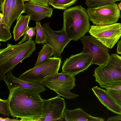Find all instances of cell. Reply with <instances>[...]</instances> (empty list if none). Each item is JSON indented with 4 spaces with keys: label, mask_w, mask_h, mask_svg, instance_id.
Masks as SVG:
<instances>
[{
    "label": "cell",
    "mask_w": 121,
    "mask_h": 121,
    "mask_svg": "<svg viewBox=\"0 0 121 121\" xmlns=\"http://www.w3.org/2000/svg\"><path fill=\"white\" fill-rule=\"evenodd\" d=\"M9 91L8 99L10 115L21 121H40L43 99L39 93L19 87Z\"/></svg>",
    "instance_id": "6da1fadb"
},
{
    "label": "cell",
    "mask_w": 121,
    "mask_h": 121,
    "mask_svg": "<svg viewBox=\"0 0 121 121\" xmlns=\"http://www.w3.org/2000/svg\"><path fill=\"white\" fill-rule=\"evenodd\" d=\"M36 43L32 40L13 45L8 43L5 48L0 50V80L6 73L25 59L30 57L36 49Z\"/></svg>",
    "instance_id": "7a4b0ae2"
},
{
    "label": "cell",
    "mask_w": 121,
    "mask_h": 121,
    "mask_svg": "<svg viewBox=\"0 0 121 121\" xmlns=\"http://www.w3.org/2000/svg\"><path fill=\"white\" fill-rule=\"evenodd\" d=\"M87 10L80 5L65 9L63 27L69 38L77 41L89 32L90 28Z\"/></svg>",
    "instance_id": "3957f363"
},
{
    "label": "cell",
    "mask_w": 121,
    "mask_h": 121,
    "mask_svg": "<svg viewBox=\"0 0 121 121\" xmlns=\"http://www.w3.org/2000/svg\"><path fill=\"white\" fill-rule=\"evenodd\" d=\"M93 76L100 87L121 82V56L112 54L108 60L94 70Z\"/></svg>",
    "instance_id": "277c9868"
},
{
    "label": "cell",
    "mask_w": 121,
    "mask_h": 121,
    "mask_svg": "<svg viewBox=\"0 0 121 121\" xmlns=\"http://www.w3.org/2000/svg\"><path fill=\"white\" fill-rule=\"evenodd\" d=\"M61 63L60 58L50 57L26 71L18 78L28 82L41 84L49 77L58 73Z\"/></svg>",
    "instance_id": "5b68a950"
},
{
    "label": "cell",
    "mask_w": 121,
    "mask_h": 121,
    "mask_svg": "<svg viewBox=\"0 0 121 121\" xmlns=\"http://www.w3.org/2000/svg\"><path fill=\"white\" fill-rule=\"evenodd\" d=\"M75 76L62 72L49 77L41 84L56 93L58 95L68 99L79 96L70 91L76 86Z\"/></svg>",
    "instance_id": "8992f818"
},
{
    "label": "cell",
    "mask_w": 121,
    "mask_h": 121,
    "mask_svg": "<svg viewBox=\"0 0 121 121\" xmlns=\"http://www.w3.org/2000/svg\"><path fill=\"white\" fill-rule=\"evenodd\" d=\"M87 11L90 20L96 25H109L117 23L121 18L120 10L115 3L93 8Z\"/></svg>",
    "instance_id": "52a82bcc"
},
{
    "label": "cell",
    "mask_w": 121,
    "mask_h": 121,
    "mask_svg": "<svg viewBox=\"0 0 121 121\" xmlns=\"http://www.w3.org/2000/svg\"><path fill=\"white\" fill-rule=\"evenodd\" d=\"M121 23L90 26L89 32L105 47L112 49L121 37Z\"/></svg>",
    "instance_id": "ba28073f"
},
{
    "label": "cell",
    "mask_w": 121,
    "mask_h": 121,
    "mask_svg": "<svg viewBox=\"0 0 121 121\" xmlns=\"http://www.w3.org/2000/svg\"><path fill=\"white\" fill-rule=\"evenodd\" d=\"M80 40L83 45L82 52L91 56L92 64L100 66L109 60L110 56L109 49L94 37L91 35H84Z\"/></svg>",
    "instance_id": "9c48e42d"
},
{
    "label": "cell",
    "mask_w": 121,
    "mask_h": 121,
    "mask_svg": "<svg viewBox=\"0 0 121 121\" xmlns=\"http://www.w3.org/2000/svg\"><path fill=\"white\" fill-rule=\"evenodd\" d=\"M42 26L47 35L45 43L51 47L54 57H61L64 48L71 40L68 37L63 27L60 30H55L51 28L48 23H44Z\"/></svg>",
    "instance_id": "30bf717a"
},
{
    "label": "cell",
    "mask_w": 121,
    "mask_h": 121,
    "mask_svg": "<svg viewBox=\"0 0 121 121\" xmlns=\"http://www.w3.org/2000/svg\"><path fill=\"white\" fill-rule=\"evenodd\" d=\"M66 107L65 99L58 95L43 99V112L40 121H62Z\"/></svg>",
    "instance_id": "8fae6325"
},
{
    "label": "cell",
    "mask_w": 121,
    "mask_h": 121,
    "mask_svg": "<svg viewBox=\"0 0 121 121\" xmlns=\"http://www.w3.org/2000/svg\"><path fill=\"white\" fill-rule=\"evenodd\" d=\"M92 61L90 55L82 52L72 55L64 60L62 72L75 76L87 69L92 64Z\"/></svg>",
    "instance_id": "7c38bea8"
},
{
    "label": "cell",
    "mask_w": 121,
    "mask_h": 121,
    "mask_svg": "<svg viewBox=\"0 0 121 121\" xmlns=\"http://www.w3.org/2000/svg\"><path fill=\"white\" fill-rule=\"evenodd\" d=\"M11 71L5 74L3 80L9 90L19 87L40 93L46 90L45 86L40 84L25 81L14 76Z\"/></svg>",
    "instance_id": "4fadbf2b"
},
{
    "label": "cell",
    "mask_w": 121,
    "mask_h": 121,
    "mask_svg": "<svg viewBox=\"0 0 121 121\" xmlns=\"http://www.w3.org/2000/svg\"><path fill=\"white\" fill-rule=\"evenodd\" d=\"M24 13L30 16V20L36 22H39L45 18H50L53 13V9L46 7L34 4L30 1L24 4Z\"/></svg>",
    "instance_id": "5bb4252c"
},
{
    "label": "cell",
    "mask_w": 121,
    "mask_h": 121,
    "mask_svg": "<svg viewBox=\"0 0 121 121\" xmlns=\"http://www.w3.org/2000/svg\"><path fill=\"white\" fill-rule=\"evenodd\" d=\"M101 103L108 109L118 115H121V109L106 91L96 86L91 88Z\"/></svg>",
    "instance_id": "9a60e30c"
},
{
    "label": "cell",
    "mask_w": 121,
    "mask_h": 121,
    "mask_svg": "<svg viewBox=\"0 0 121 121\" xmlns=\"http://www.w3.org/2000/svg\"><path fill=\"white\" fill-rule=\"evenodd\" d=\"M64 118L66 121H103L102 118L91 116L85 112L81 108L73 110L65 108L64 112Z\"/></svg>",
    "instance_id": "2e32d148"
},
{
    "label": "cell",
    "mask_w": 121,
    "mask_h": 121,
    "mask_svg": "<svg viewBox=\"0 0 121 121\" xmlns=\"http://www.w3.org/2000/svg\"><path fill=\"white\" fill-rule=\"evenodd\" d=\"M30 20V16L28 15H21L17 20L12 32L15 41L18 40L26 32L29 28L28 25Z\"/></svg>",
    "instance_id": "e0dca14e"
},
{
    "label": "cell",
    "mask_w": 121,
    "mask_h": 121,
    "mask_svg": "<svg viewBox=\"0 0 121 121\" xmlns=\"http://www.w3.org/2000/svg\"><path fill=\"white\" fill-rule=\"evenodd\" d=\"M22 0H12L9 15V27L10 28L13 22L24 13L25 7Z\"/></svg>",
    "instance_id": "ac0fdd59"
},
{
    "label": "cell",
    "mask_w": 121,
    "mask_h": 121,
    "mask_svg": "<svg viewBox=\"0 0 121 121\" xmlns=\"http://www.w3.org/2000/svg\"><path fill=\"white\" fill-rule=\"evenodd\" d=\"M38 53L37 60L34 67L38 66L53 55L51 47L46 44H43L42 49Z\"/></svg>",
    "instance_id": "d6986e66"
},
{
    "label": "cell",
    "mask_w": 121,
    "mask_h": 121,
    "mask_svg": "<svg viewBox=\"0 0 121 121\" xmlns=\"http://www.w3.org/2000/svg\"><path fill=\"white\" fill-rule=\"evenodd\" d=\"M3 15L0 14V41L6 42L10 39L12 37L10 31V28L5 25L3 22Z\"/></svg>",
    "instance_id": "ffe728a7"
},
{
    "label": "cell",
    "mask_w": 121,
    "mask_h": 121,
    "mask_svg": "<svg viewBox=\"0 0 121 121\" xmlns=\"http://www.w3.org/2000/svg\"><path fill=\"white\" fill-rule=\"evenodd\" d=\"M36 33L35 42L36 43L44 44L47 39L46 32L40 22H36Z\"/></svg>",
    "instance_id": "44dd1931"
},
{
    "label": "cell",
    "mask_w": 121,
    "mask_h": 121,
    "mask_svg": "<svg viewBox=\"0 0 121 121\" xmlns=\"http://www.w3.org/2000/svg\"><path fill=\"white\" fill-rule=\"evenodd\" d=\"M121 0H86L88 8H93L108 4Z\"/></svg>",
    "instance_id": "7402d4cb"
},
{
    "label": "cell",
    "mask_w": 121,
    "mask_h": 121,
    "mask_svg": "<svg viewBox=\"0 0 121 121\" xmlns=\"http://www.w3.org/2000/svg\"><path fill=\"white\" fill-rule=\"evenodd\" d=\"M77 0H54L51 5L54 8L67 9L74 4Z\"/></svg>",
    "instance_id": "603a6c76"
},
{
    "label": "cell",
    "mask_w": 121,
    "mask_h": 121,
    "mask_svg": "<svg viewBox=\"0 0 121 121\" xmlns=\"http://www.w3.org/2000/svg\"><path fill=\"white\" fill-rule=\"evenodd\" d=\"M11 1L12 0H5L2 8L0 9L3 15V22L8 27Z\"/></svg>",
    "instance_id": "cb8c5ba5"
},
{
    "label": "cell",
    "mask_w": 121,
    "mask_h": 121,
    "mask_svg": "<svg viewBox=\"0 0 121 121\" xmlns=\"http://www.w3.org/2000/svg\"><path fill=\"white\" fill-rule=\"evenodd\" d=\"M0 113L4 116H9L10 112L8 99H0Z\"/></svg>",
    "instance_id": "d4e9b609"
},
{
    "label": "cell",
    "mask_w": 121,
    "mask_h": 121,
    "mask_svg": "<svg viewBox=\"0 0 121 121\" xmlns=\"http://www.w3.org/2000/svg\"><path fill=\"white\" fill-rule=\"evenodd\" d=\"M106 91L121 109V92L111 89H107Z\"/></svg>",
    "instance_id": "484cf974"
},
{
    "label": "cell",
    "mask_w": 121,
    "mask_h": 121,
    "mask_svg": "<svg viewBox=\"0 0 121 121\" xmlns=\"http://www.w3.org/2000/svg\"><path fill=\"white\" fill-rule=\"evenodd\" d=\"M36 27V26L29 27L28 30L24 35L22 39L19 42L18 44H20L24 42L25 41L32 40L35 35Z\"/></svg>",
    "instance_id": "4316f807"
},
{
    "label": "cell",
    "mask_w": 121,
    "mask_h": 121,
    "mask_svg": "<svg viewBox=\"0 0 121 121\" xmlns=\"http://www.w3.org/2000/svg\"><path fill=\"white\" fill-rule=\"evenodd\" d=\"M106 89H111L121 92V82L113 83L101 86Z\"/></svg>",
    "instance_id": "83f0119b"
},
{
    "label": "cell",
    "mask_w": 121,
    "mask_h": 121,
    "mask_svg": "<svg viewBox=\"0 0 121 121\" xmlns=\"http://www.w3.org/2000/svg\"><path fill=\"white\" fill-rule=\"evenodd\" d=\"M30 1L35 4L46 7L49 6L46 0H31Z\"/></svg>",
    "instance_id": "f1b7e54d"
},
{
    "label": "cell",
    "mask_w": 121,
    "mask_h": 121,
    "mask_svg": "<svg viewBox=\"0 0 121 121\" xmlns=\"http://www.w3.org/2000/svg\"><path fill=\"white\" fill-rule=\"evenodd\" d=\"M107 121H121V115L109 117L108 118Z\"/></svg>",
    "instance_id": "f546056e"
},
{
    "label": "cell",
    "mask_w": 121,
    "mask_h": 121,
    "mask_svg": "<svg viewBox=\"0 0 121 121\" xmlns=\"http://www.w3.org/2000/svg\"><path fill=\"white\" fill-rule=\"evenodd\" d=\"M120 38V39L118 41L117 44L116 51L117 53L121 54V37Z\"/></svg>",
    "instance_id": "4dcf8cb0"
},
{
    "label": "cell",
    "mask_w": 121,
    "mask_h": 121,
    "mask_svg": "<svg viewBox=\"0 0 121 121\" xmlns=\"http://www.w3.org/2000/svg\"><path fill=\"white\" fill-rule=\"evenodd\" d=\"M17 120H16L15 119H10L9 118H3L1 117H0V121H18Z\"/></svg>",
    "instance_id": "1f68e13d"
},
{
    "label": "cell",
    "mask_w": 121,
    "mask_h": 121,
    "mask_svg": "<svg viewBox=\"0 0 121 121\" xmlns=\"http://www.w3.org/2000/svg\"><path fill=\"white\" fill-rule=\"evenodd\" d=\"M5 0H0V9L2 8Z\"/></svg>",
    "instance_id": "d6a6232c"
},
{
    "label": "cell",
    "mask_w": 121,
    "mask_h": 121,
    "mask_svg": "<svg viewBox=\"0 0 121 121\" xmlns=\"http://www.w3.org/2000/svg\"><path fill=\"white\" fill-rule=\"evenodd\" d=\"M117 6L119 10L120 11H121V2L118 4Z\"/></svg>",
    "instance_id": "836d02e7"
},
{
    "label": "cell",
    "mask_w": 121,
    "mask_h": 121,
    "mask_svg": "<svg viewBox=\"0 0 121 121\" xmlns=\"http://www.w3.org/2000/svg\"><path fill=\"white\" fill-rule=\"evenodd\" d=\"M54 0H48V5H51L53 3Z\"/></svg>",
    "instance_id": "e575fe53"
},
{
    "label": "cell",
    "mask_w": 121,
    "mask_h": 121,
    "mask_svg": "<svg viewBox=\"0 0 121 121\" xmlns=\"http://www.w3.org/2000/svg\"><path fill=\"white\" fill-rule=\"evenodd\" d=\"M24 2L26 1H30L31 0H22Z\"/></svg>",
    "instance_id": "d590c367"
},
{
    "label": "cell",
    "mask_w": 121,
    "mask_h": 121,
    "mask_svg": "<svg viewBox=\"0 0 121 121\" xmlns=\"http://www.w3.org/2000/svg\"><path fill=\"white\" fill-rule=\"evenodd\" d=\"M47 1V2H48V0H46Z\"/></svg>",
    "instance_id": "8d00e7d4"
},
{
    "label": "cell",
    "mask_w": 121,
    "mask_h": 121,
    "mask_svg": "<svg viewBox=\"0 0 121 121\" xmlns=\"http://www.w3.org/2000/svg\"></svg>",
    "instance_id": "74e56055"
}]
</instances>
